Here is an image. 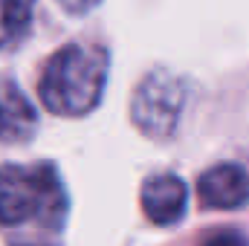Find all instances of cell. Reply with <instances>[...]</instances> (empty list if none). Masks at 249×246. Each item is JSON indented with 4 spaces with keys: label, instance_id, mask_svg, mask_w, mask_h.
Wrapping results in <instances>:
<instances>
[{
    "label": "cell",
    "instance_id": "cell-6",
    "mask_svg": "<svg viewBox=\"0 0 249 246\" xmlns=\"http://www.w3.org/2000/svg\"><path fill=\"white\" fill-rule=\"evenodd\" d=\"M35 127V110L18 87H0V142H20Z\"/></svg>",
    "mask_w": 249,
    "mask_h": 246
},
{
    "label": "cell",
    "instance_id": "cell-1",
    "mask_svg": "<svg viewBox=\"0 0 249 246\" xmlns=\"http://www.w3.org/2000/svg\"><path fill=\"white\" fill-rule=\"evenodd\" d=\"M107 64L99 50L67 44L44 67L41 75V102L47 110L58 116H81L90 113L105 90Z\"/></svg>",
    "mask_w": 249,
    "mask_h": 246
},
{
    "label": "cell",
    "instance_id": "cell-7",
    "mask_svg": "<svg viewBox=\"0 0 249 246\" xmlns=\"http://www.w3.org/2000/svg\"><path fill=\"white\" fill-rule=\"evenodd\" d=\"M35 0H0V50L18 41L32 23Z\"/></svg>",
    "mask_w": 249,
    "mask_h": 246
},
{
    "label": "cell",
    "instance_id": "cell-2",
    "mask_svg": "<svg viewBox=\"0 0 249 246\" xmlns=\"http://www.w3.org/2000/svg\"><path fill=\"white\" fill-rule=\"evenodd\" d=\"M67 214V191L53 165L0 168V226L41 223L58 229Z\"/></svg>",
    "mask_w": 249,
    "mask_h": 246
},
{
    "label": "cell",
    "instance_id": "cell-5",
    "mask_svg": "<svg viewBox=\"0 0 249 246\" xmlns=\"http://www.w3.org/2000/svg\"><path fill=\"white\" fill-rule=\"evenodd\" d=\"M197 194L209 209H238L249 200V177L241 165L223 162L200 177Z\"/></svg>",
    "mask_w": 249,
    "mask_h": 246
},
{
    "label": "cell",
    "instance_id": "cell-4",
    "mask_svg": "<svg viewBox=\"0 0 249 246\" xmlns=\"http://www.w3.org/2000/svg\"><path fill=\"white\" fill-rule=\"evenodd\" d=\"M186 203L188 188L174 174H157L142 185V209L157 226H174L186 214Z\"/></svg>",
    "mask_w": 249,
    "mask_h": 246
},
{
    "label": "cell",
    "instance_id": "cell-8",
    "mask_svg": "<svg viewBox=\"0 0 249 246\" xmlns=\"http://www.w3.org/2000/svg\"><path fill=\"white\" fill-rule=\"evenodd\" d=\"M58 3H61L67 12H72V15H81V12H90V9H93L99 0H58Z\"/></svg>",
    "mask_w": 249,
    "mask_h": 246
},
{
    "label": "cell",
    "instance_id": "cell-3",
    "mask_svg": "<svg viewBox=\"0 0 249 246\" xmlns=\"http://www.w3.org/2000/svg\"><path fill=\"white\" fill-rule=\"evenodd\" d=\"M186 105V87L177 75L157 70L151 72L133 96V122L145 136L165 139L174 133Z\"/></svg>",
    "mask_w": 249,
    "mask_h": 246
}]
</instances>
